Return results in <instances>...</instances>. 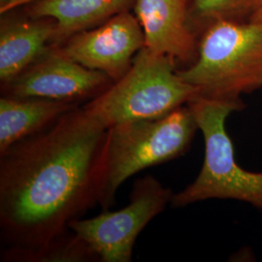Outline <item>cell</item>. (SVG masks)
<instances>
[{"label":"cell","instance_id":"obj_1","mask_svg":"<svg viewBox=\"0 0 262 262\" xmlns=\"http://www.w3.org/2000/svg\"><path fill=\"white\" fill-rule=\"evenodd\" d=\"M108 129L83 107L0 154V235L33 249L99 204Z\"/></svg>","mask_w":262,"mask_h":262},{"label":"cell","instance_id":"obj_2","mask_svg":"<svg viewBox=\"0 0 262 262\" xmlns=\"http://www.w3.org/2000/svg\"><path fill=\"white\" fill-rule=\"evenodd\" d=\"M178 74L198 96L243 102L240 95L262 86V23L220 19L198 43L195 61Z\"/></svg>","mask_w":262,"mask_h":262},{"label":"cell","instance_id":"obj_3","mask_svg":"<svg viewBox=\"0 0 262 262\" xmlns=\"http://www.w3.org/2000/svg\"><path fill=\"white\" fill-rule=\"evenodd\" d=\"M198 94L179 75L175 59L144 47L128 71L83 108L109 129L123 122L162 118Z\"/></svg>","mask_w":262,"mask_h":262},{"label":"cell","instance_id":"obj_4","mask_svg":"<svg viewBox=\"0 0 262 262\" xmlns=\"http://www.w3.org/2000/svg\"><path fill=\"white\" fill-rule=\"evenodd\" d=\"M187 105L196 120L205 143V157L197 178L184 190L174 194L173 207H185L208 199H233L262 211V173H254L236 163L232 141L225 122L243 102H229L198 96Z\"/></svg>","mask_w":262,"mask_h":262},{"label":"cell","instance_id":"obj_5","mask_svg":"<svg viewBox=\"0 0 262 262\" xmlns=\"http://www.w3.org/2000/svg\"><path fill=\"white\" fill-rule=\"evenodd\" d=\"M197 129L187 104L162 118L123 122L109 128L99 205L103 210L111 206L118 188L134 174L183 156Z\"/></svg>","mask_w":262,"mask_h":262},{"label":"cell","instance_id":"obj_6","mask_svg":"<svg viewBox=\"0 0 262 262\" xmlns=\"http://www.w3.org/2000/svg\"><path fill=\"white\" fill-rule=\"evenodd\" d=\"M172 190L152 176L138 179L129 204L116 212L104 210L92 219H77L68 225L97 254L99 261L130 262L141 231L171 203Z\"/></svg>","mask_w":262,"mask_h":262},{"label":"cell","instance_id":"obj_7","mask_svg":"<svg viewBox=\"0 0 262 262\" xmlns=\"http://www.w3.org/2000/svg\"><path fill=\"white\" fill-rule=\"evenodd\" d=\"M113 83L102 72L78 63L58 48H51L15 79L2 84V95L77 104L97 97Z\"/></svg>","mask_w":262,"mask_h":262},{"label":"cell","instance_id":"obj_8","mask_svg":"<svg viewBox=\"0 0 262 262\" xmlns=\"http://www.w3.org/2000/svg\"><path fill=\"white\" fill-rule=\"evenodd\" d=\"M144 47L145 36L138 19L124 11L97 28L76 33L58 49L78 63L116 82L128 71L134 56Z\"/></svg>","mask_w":262,"mask_h":262},{"label":"cell","instance_id":"obj_9","mask_svg":"<svg viewBox=\"0 0 262 262\" xmlns=\"http://www.w3.org/2000/svg\"><path fill=\"white\" fill-rule=\"evenodd\" d=\"M134 4L145 47L189 66L195 61L198 43L188 26L187 0H135Z\"/></svg>","mask_w":262,"mask_h":262},{"label":"cell","instance_id":"obj_10","mask_svg":"<svg viewBox=\"0 0 262 262\" xmlns=\"http://www.w3.org/2000/svg\"><path fill=\"white\" fill-rule=\"evenodd\" d=\"M55 23L48 19L16 20L0 31V80L6 84L44 55L56 41Z\"/></svg>","mask_w":262,"mask_h":262},{"label":"cell","instance_id":"obj_11","mask_svg":"<svg viewBox=\"0 0 262 262\" xmlns=\"http://www.w3.org/2000/svg\"><path fill=\"white\" fill-rule=\"evenodd\" d=\"M77 104L36 97L0 98V154L44 130Z\"/></svg>","mask_w":262,"mask_h":262},{"label":"cell","instance_id":"obj_12","mask_svg":"<svg viewBox=\"0 0 262 262\" xmlns=\"http://www.w3.org/2000/svg\"><path fill=\"white\" fill-rule=\"evenodd\" d=\"M135 0H38L31 3L35 19H52L56 25V41L67 40L126 11Z\"/></svg>","mask_w":262,"mask_h":262},{"label":"cell","instance_id":"obj_13","mask_svg":"<svg viewBox=\"0 0 262 262\" xmlns=\"http://www.w3.org/2000/svg\"><path fill=\"white\" fill-rule=\"evenodd\" d=\"M1 261L84 262L99 261V258L82 238L68 229L38 248L8 247L2 253Z\"/></svg>","mask_w":262,"mask_h":262},{"label":"cell","instance_id":"obj_14","mask_svg":"<svg viewBox=\"0 0 262 262\" xmlns=\"http://www.w3.org/2000/svg\"><path fill=\"white\" fill-rule=\"evenodd\" d=\"M262 0H192L189 17L210 24L220 20H249Z\"/></svg>","mask_w":262,"mask_h":262},{"label":"cell","instance_id":"obj_15","mask_svg":"<svg viewBox=\"0 0 262 262\" xmlns=\"http://www.w3.org/2000/svg\"><path fill=\"white\" fill-rule=\"evenodd\" d=\"M35 1L38 0H0V12L3 15L11 10L24 6L26 4H31Z\"/></svg>","mask_w":262,"mask_h":262},{"label":"cell","instance_id":"obj_16","mask_svg":"<svg viewBox=\"0 0 262 262\" xmlns=\"http://www.w3.org/2000/svg\"><path fill=\"white\" fill-rule=\"evenodd\" d=\"M251 21H256V23H262V1L259 4L258 8L252 15V17L249 19Z\"/></svg>","mask_w":262,"mask_h":262}]
</instances>
